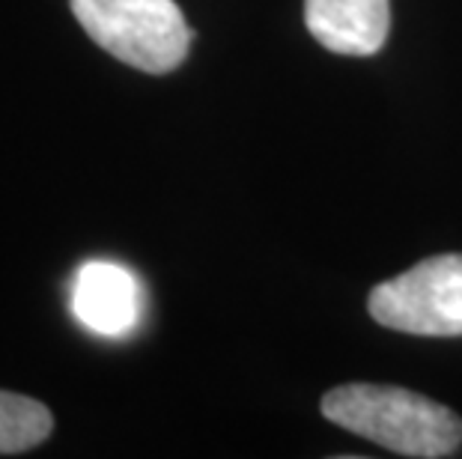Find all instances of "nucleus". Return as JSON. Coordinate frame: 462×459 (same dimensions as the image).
I'll return each instance as SVG.
<instances>
[{
    "instance_id": "f257e3e1",
    "label": "nucleus",
    "mask_w": 462,
    "mask_h": 459,
    "mask_svg": "<svg viewBox=\"0 0 462 459\" xmlns=\"http://www.w3.org/2000/svg\"><path fill=\"white\" fill-rule=\"evenodd\" d=\"M322 415L400 456L439 459L457 454L462 445L457 412L394 385H340L322 397Z\"/></svg>"
},
{
    "instance_id": "f03ea898",
    "label": "nucleus",
    "mask_w": 462,
    "mask_h": 459,
    "mask_svg": "<svg viewBox=\"0 0 462 459\" xmlns=\"http://www.w3.org/2000/svg\"><path fill=\"white\" fill-rule=\"evenodd\" d=\"M72 13L96 45L150 75L173 72L194 36L173 0H72Z\"/></svg>"
},
{
    "instance_id": "7ed1b4c3",
    "label": "nucleus",
    "mask_w": 462,
    "mask_h": 459,
    "mask_svg": "<svg viewBox=\"0 0 462 459\" xmlns=\"http://www.w3.org/2000/svg\"><path fill=\"white\" fill-rule=\"evenodd\" d=\"M370 317L424 337L462 335V253L427 257L370 292Z\"/></svg>"
},
{
    "instance_id": "20e7f679",
    "label": "nucleus",
    "mask_w": 462,
    "mask_h": 459,
    "mask_svg": "<svg viewBox=\"0 0 462 459\" xmlns=\"http://www.w3.org/2000/svg\"><path fill=\"white\" fill-rule=\"evenodd\" d=\"M72 310L84 328L102 337H123L137 326L143 296L137 278L116 262L93 260L75 275Z\"/></svg>"
},
{
    "instance_id": "39448f33",
    "label": "nucleus",
    "mask_w": 462,
    "mask_h": 459,
    "mask_svg": "<svg viewBox=\"0 0 462 459\" xmlns=\"http://www.w3.org/2000/svg\"><path fill=\"white\" fill-rule=\"evenodd\" d=\"M304 24L322 48L370 57L391 31V0H304Z\"/></svg>"
},
{
    "instance_id": "423d86ee",
    "label": "nucleus",
    "mask_w": 462,
    "mask_h": 459,
    "mask_svg": "<svg viewBox=\"0 0 462 459\" xmlns=\"http://www.w3.org/2000/svg\"><path fill=\"white\" fill-rule=\"evenodd\" d=\"M54 427L51 412L39 399L0 390V454H24L45 442Z\"/></svg>"
}]
</instances>
